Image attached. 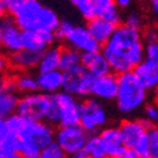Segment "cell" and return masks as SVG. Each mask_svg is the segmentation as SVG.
Returning a JSON list of instances; mask_svg holds the SVG:
<instances>
[{
	"mask_svg": "<svg viewBox=\"0 0 158 158\" xmlns=\"http://www.w3.org/2000/svg\"><path fill=\"white\" fill-rule=\"evenodd\" d=\"M81 64V53L70 47L61 49L60 56V71H67L70 69H73L76 66Z\"/></svg>",
	"mask_w": 158,
	"mask_h": 158,
	"instance_id": "obj_24",
	"label": "cell"
},
{
	"mask_svg": "<svg viewBox=\"0 0 158 158\" xmlns=\"http://www.w3.org/2000/svg\"><path fill=\"white\" fill-rule=\"evenodd\" d=\"M71 158H90V156H89V153L86 152V149L82 148V149H80V151L75 152L73 154H71Z\"/></svg>",
	"mask_w": 158,
	"mask_h": 158,
	"instance_id": "obj_39",
	"label": "cell"
},
{
	"mask_svg": "<svg viewBox=\"0 0 158 158\" xmlns=\"http://www.w3.org/2000/svg\"><path fill=\"white\" fill-rule=\"evenodd\" d=\"M4 4L22 32H55L60 24L57 13L37 0H6Z\"/></svg>",
	"mask_w": 158,
	"mask_h": 158,
	"instance_id": "obj_2",
	"label": "cell"
},
{
	"mask_svg": "<svg viewBox=\"0 0 158 158\" xmlns=\"http://www.w3.org/2000/svg\"><path fill=\"white\" fill-rule=\"evenodd\" d=\"M25 123H27V120L23 119V118L19 116L18 114H11L8 118H5V124H6L8 131L15 134V135L20 134V131L25 127Z\"/></svg>",
	"mask_w": 158,
	"mask_h": 158,
	"instance_id": "obj_29",
	"label": "cell"
},
{
	"mask_svg": "<svg viewBox=\"0 0 158 158\" xmlns=\"http://www.w3.org/2000/svg\"><path fill=\"white\" fill-rule=\"evenodd\" d=\"M70 48L87 53V52H98L100 51V46L94 41V38L90 35L87 28L85 25H73L72 31L64 39Z\"/></svg>",
	"mask_w": 158,
	"mask_h": 158,
	"instance_id": "obj_10",
	"label": "cell"
},
{
	"mask_svg": "<svg viewBox=\"0 0 158 158\" xmlns=\"http://www.w3.org/2000/svg\"><path fill=\"white\" fill-rule=\"evenodd\" d=\"M81 66L87 70V72L94 76L100 77L110 73V66L108 61L105 60L100 51L98 52H87V53H81Z\"/></svg>",
	"mask_w": 158,
	"mask_h": 158,
	"instance_id": "obj_17",
	"label": "cell"
},
{
	"mask_svg": "<svg viewBox=\"0 0 158 158\" xmlns=\"http://www.w3.org/2000/svg\"><path fill=\"white\" fill-rule=\"evenodd\" d=\"M87 138V133L80 125L61 127L55 133L53 142L66 154H73L85 147Z\"/></svg>",
	"mask_w": 158,
	"mask_h": 158,
	"instance_id": "obj_9",
	"label": "cell"
},
{
	"mask_svg": "<svg viewBox=\"0 0 158 158\" xmlns=\"http://www.w3.org/2000/svg\"><path fill=\"white\" fill-rule=\"evenodd\" d=\"M118 90V77L114 73H108L105 76L95 77L93 86H91V94L96 99L110 101L115 100Z\"/></svg>",
	"mask_w": 158,
	"mask_h": 158,
	"instance_id": "obj_13",
	"label": "cell"
},
{
	"mask_svg": "<svg viewBox=\"0 0 158 158\" xmlns=\"http://www.w3.org/2000/svg\"><path fill=\"white\" fill-rule=\"evenodd\" d=\"M124 25L128 28H130V29H133V31L140 32L144 27V17L138 11H130L127 14Z\"/></svg>",
	"mask_w": 158,
	"mask_h": 158,
	"instance_id": "obj_30",
	"label": "cell"
},
{
	"mask_svg": "<svg viewBox=\"0 0 158 158\" xmlns=\"http://www.w3.org/2000/svg\"><path fill=\"white\" fill-rule=\"evenodd\" d=\"M99 138L104 143L108 158H119V156L125 151L120 130L118 127H108L102 129Z\"/></svg>",
	"mask_w": 158,
	"mask_h": 158,
	"instance_id": "obj_16",
	"label": "cell"
},
{
	"mask_svg": "<svg viewBox=\"0 0 158 158\" xmlns=\"http://www.w3.org/2000/svg\"><path fill=\"white\" fill-rule=\"evenodd\" d=\"M42 52H32L27 49H20L18 52H14L10 56L11 64L20 70H29L34 69L38 66L39 60H41Z\"/></svg>",
	"mask_w": 158,
	"mask_h": 158,
	"instance_id": "obj_22",
	"label": "cell"
},
{
	"mask_svg": "<svg viewBox=\"0 0 158 158\" xmlns=\"http://www.w3.org/2000/svg\"><path fill=\"white\" fill-rule=\"evenodd\" d=\"M149 9H151V11H153L154 15L158 14V2L157 0H152V2L149 3Z\"/></svg>",
	"mask_w": 158,
	"mask_h": 158,
	"instance_id": "obj_43",
	"label": "cell"
},
{
	"mask_svg": "<svg viewBox=\"0 0 158 158\" xmlns=\"http://www.w3.org/2000/svg\"><path fill=\"white\" fill-rule=\"evenodd\" d=\"M144 42L140 32L125 25H118L109 41L102 46V56L108 61L110 70L116 73L133 71L144 60Z\"/></svg>",
	"mask_w": 158,
	"mask_h": 158,
	"instance_id": "obj_1",
	"label": "cell"
},
{
	"mask_svg": "<svg viewBox=\"0 0 158 158\" xmlns=\"http://www.w3.org/2000/svg\"><path fill=\"white\" fill-rule=\"evenodd\" d=\"M147 100V90L144 89L133 71L125 72L118 76V90H116V106L122 114L129 115L138 111L144 106Z\"/></svg>",
	"mask_w": 158,
	"mask_h": 158,
	"instance_id": "obj_3",
	"label": "cell"
},
{
	"mask_svg": "<svg viewBox=\"0 0 158 158\" xmlns=\"http://www.w3.org/2000/svg\"><path fill=\"white\" fill-rule=\"evenodd\" d=\"M37 89L42 91V94L52 95L58 93V90L62 89V72L60 70L38 73L35 77Z\"/></svg>",
	"mask_w": 158,
	"mask_h": 158,
	"instance_id": "obj_19",
	"label": "cell"
},
{
	"mask_svg": "<svg viewBox=\"0 0 158 158\" xmlns=\"http://www.w3.org/2000/svg\"><path fill=\"white\" fill-rule=\"evenodd\" d=\"M119 158H139L133 149H129V148H125V151L119 156Z\"/></svg>",
	"mask_w": 158,
	"mask_h": 158,
	"instance_id": "obj_38",
	"label": "cell"
},
{
	"mask_svg": "<svg viewBox=\"0 0 158 158\" xmlns=\"http://www.w3.org/2000/svg\"><path fill=\"white\" fill-rule=\"evenodd\" d=\"M20 139V153L24 156H38L55 140V131L46 122H28L18 135Z\"/></svg>",
	"mask_w": 158,
	"mask_h": 158,
	"instance_id": "obj_5",
	"label": "cell"
},
{
	"mask_svg": "<svg viewBox=\"0 0 158 158\" xmlns=\"http://www.w3.org/2000/svg\"><path fill=\"white\" fill-rule=\"evenodd\" d=\"M94 6H95V18L109 22L118 27L122 17L119 9L115 5V2H113V0H94Z\"/></svg>",
	"mask_w": 158,
	"mask_h": 158,
	"instance_id": "obj_21",
	"label": "cell"
},
{
	"mask_svg": "<svg viewBox=\"0 0 158 158\" xmlns=\"http://www.w3.org/2000/svg\"><path fill=\"white\" fill-rule=\"evenodd\" d=\"M143 42L146 41L147 43H153V42H157V31L156 28H148L146 32H144V35H142Z\"/></svg>",
	"mask_w": 158,
	"mask_h": 158,
	"instance_id": "obj_36",
	"label": "cell"
},
{
	"mask_svg": "<svg viewBox=\"0 0 158 158\" xmlns=\"http://www.w3.org/2000/svg\"><path fill=\"white\" fill-rule=\"evenodd\" d=\"M0 43H2V33H0Z\"/></svg>",
	"mask_w": 158,
	"mask_h": 158,
	"instance_id": "obj_46",
	"label": "cell"
},
{
	"mask_svg": "<svg viewBox=\"0 0 158 158\" xmlns=\"http://www.w3.org/2000/svg\"><path fill=\"white\" fill-rule=\"evenodd\" d=\"M84 148L89 153L90 158H108L106 149H105V146L99 138V135L89 137Z\"/></svg>",
	"mask_w": 158,
	"mask_h": 158,
	"instance_id": "obj_26",
	"label": "cell"
},
{
	"mask_svg": "<svg viewBox=\"0 0 158 158\" xmlns=\"http://www.w3.org/2000/svg\"><path fill=\"white\" fill-rule=\"evenodd\" d=\"M0 158H22V156H20V153H18V152L0 151Z\"/></svg>",
	"mask_w": 158,
	"mask_h": 158,
	"instance_id": "obj_37",
	"label": "cell"
},
{
	"mask_svg": "<svg viewBox=\"0 0 158 158\" xmlns=\"http://www.w3.org/2000/svg\"><path fill=\"white\" fill-rule=\"evenodd\" d=\"M49 108V95L33 93L18 100L17 114L28 122H43Z\"/></svg>",
	"mask_w": 158,
	"mask_h": 158,
	"instance_id": "obj_6",
	"label": "cell"
},
{
	"mask_svg": "<svg viewBox=\"0 0 158 158\" xmlns=\"http://www.w3.org/2000/svg\"><path fill=\"white\" fill-rule=\"evenodd\" d=\"M139 84L148 90H154L158 85V62L143 60L133 70Z\"/></svg>",
	"mask_w": 158,
	"mask_h": 158,
	"instance_id": "obj_15",
	"label": "cell"
},
{
	"mask_svg": "<svg viewBox=\"0 0 158 158\" xmlns=\"http://www.w3.org/2000/svg\"><path fill=\"white\" fill-rule=\"evenodd\" d=\"M0 33H2V43L5 49L11 53L18 52L22 48V31L18 28L15 22L10 17H4L0 20Z\"/></svg>",
	"mask_w": 158,
	"mask_h": 158,
	"instance_id": "obj_11",
	"label": "cell"
},
{
	"mask_svg": "<svg viewBox=\"0 0 158 158\" xmlns=\"http://www.w3.org/2000/svg\"><path fill=\"white\" fill-rule=\"evenodd\" d=\"M71 4L77 9L84 19L87 22L95 19V6L94 0H72Z\"/></svg>",
	"mask_w": 158,
	"mask_h": 158,
	"instance_id": "obj_27",
	"label": "cell"
},
{
	"mask_svg": "<svg viewBox=\"0 0 158 158\" xmlns=\"http://www.w3.org/2000/svg\"><path fill=\"white\" fill-rule=\"evenodd\" d=\"M0 151L20 153V139H19V137L13 134V133H6L5 135L0 137Z\"/></svg>",
	"mask_w": 158,
	"mask_h": 158,
	"instance_id": "obj_28",
	"label": "cell"
},
{
	"mask_svg": "<svg viewBox=\"0 0 158 158\" xmlns=\"http://www.w3.org/2000/svg\"><path fill=\"white\" fill-rule=\"evenodd\" d=\"M108 122L104 105L96 99H87L80 104V125L86 133H94Z\"/></svg>",
	"mask_w": 158,
	"mask_h": 158,
	"instance_id": "obj_8",
	"label": "cell"
},
{
	"mask_svg": "<svg viewBox=\"0 0 158 158\" xmlns=\"http://www.w3.org/2000/svg\"><path fill=\"white\" fill-rule=\"evenodd\" d=\"M73 23L67 20V19H63V20H60V24H58V27L56 28V31L53 32L55 34V39H58V41H64L66 37H67L70 34V32L72 31L73 28Z\"/></svg>",
	"mask_w": 158,
	"mask_h": 158,
	"instance_id": "obj_33",
	"label": "cell"
},
{
	"mask_svg": "<svg viewBox=\"0 0 158 158\" xmlns=\"http://www.w3.org/2000/svg\"><path fill=\"white\" fill-rule=\"evenodd\" d=\"M38 157L39 158H67V154L53 142L39 153Z\"/></svg>",
	"mask_w": 158,
	"mask_h": 158,
	"instance_id": "obj_32",
	"label": "cell"
},
{
	"mask_svg": "<svg viewBox=\"0 0 158 158\" xmlns=\"http://www.w3.org/2000/svg\"><path fill=\"white\" fill-rule=\"evenodd\" d=\"M22 158H39L38 156H23Z\"/></svg>",
	"mask_w": 158,
	"mask_h": 158,
	"instance_id": "obj_45",
	"label": "cell"
},
{
	"mask_svg": "<svg viewBox=\"0 0 158 158\" xmlns=\"http://www.w3.org/2000/svg\"><path fill=\"white\" fill-rule=\"evenodd\" d=\"M6 67H8V60L0 53V73L4 72L6 70Z\"/></svg>",
	"mask_w": 158,
	"mask_h": 158,
	"instance_id": "obj_41",
	"label": "cell"
},
{
	"mask_svg": "<svg viewBox=\"0 0 158 158\" xmlns=\"http://www.w3.org/2000/svg\"><path fill=\"white\" fill-rule=\"evenodd\" d=\"M91 76L84 66L78 64L73 69L62 72V89L63 93L72 96H87L91 94V86L94 82Z\"/></svg>",
	"mask_w": 158,
	"mask_h": 158,
	"instance_id": "obj_7",
	"label": "cell"
},
{
	"mask_svg": "<svg viewBox=\"0 0 158 158\" xmlns=\"http://www.w3.org/2000/svg\"><path fill=\"white\" fill-rule=\"evenodd\" d=\"M6 133H9V131H8V128L5 124V119H2V118H0V137L5 135Z\"/></svg>",
	"mask_w": 158,
	"mask_h": 158,
	"instance_id": "obj_42",
	"label": "cell"
},
{
	"mask_svg": "<svg viewBox=\"0 0 158 158\" xmlns=\"http://www.w3.org/2000/svg\"><path fill=\"white\" fill-rule=\"evenodd\" d=\"M131 2L130 0H118V2H115V5L118 6V9L122 8V9H127L128 6H130Z\"/></svg>",
	"mask_w": 158,
	"mask_h": 158,
	"instance_id": "obj_40",
	"label": "cell"
},
{
	"mask_svg": "<svg viewBox=\"0 0 158 158\" xmlns=\"http://www.w3.org/2000/svg\"><path fill=\"white\" fill-rule=\"evenodd\" d=\"M5 13H6L5 4H4V2H2V0H0V20H2V19L5 17Z\"/></svg>",
	"mask_w": 158,
	"mask_h": 158,
	"instance_id": "obj_44",
	"label": "cell"
},
{
	"mask_svg": "<svg viewBox=\"0 0 158 158\" xmlns=\"http://www.w3.org/2000/svg\"><path fill=\"white\" fill-rule=\"evenodd\" d=\"M13 84L8 85L0 82V118L5 119L9 115L14 114L19 98L13 91Z\"/></svg>",
	"mask_w": 158,
	"mask_h": 158,
	"instance_id": "obj_20",
	"label": "cell"
},
{
	"mask_svg": "<svg viewBox=\"0 0 158 158\" xmlns=\"http://www.w3.org/2000/svg\"><path fill=\"white\" fill-rule=\"evenodd\" d=\"M147 142L149 148V157L157 158L158 157V129L156 127H149L147 130Z\"/></svg>",
	"mask_w": 158,
	"mask_h": 158,
	"instance_id": "obj_31",
	"label": "cell"
},
{
	"mask_svg": "<svg viewBox=\"0 0 158 158\" xmlns=\"http://www.w3.org/2000/svg\"><path fill=\"white\" fill-rule=\"evenodd\" d=\"M60 56H61V47L51 46L42 52L41 60L38 63V71L39 73L56 71L60 69Z\"/></svg>",
	"mask_w": 158,
	"mask_h": 158,
	"instance_id": "obj_23",
	"label": "cell"
},
{
	"mask_svg": "<svg viewBox=\"0 0 158 158\" xmlns=\"http://www.w3.org/2000/svg\"><path fill=\"white\" fill-rule=\"evenodd\" d=\"M144 115L147 118V123L151 125L152 123H156L158 120V109L156 105L151 104V105H147L146 106V110H144Z\"/></svg>",
	"mask_w": 158,
	"mask_h": 158,
	"instance_id": "obj_35",
	"label": "cell"
},
{
	"mask_svg": "<svg viewBox=\"0 0 158 158\" xmlns=\"http://www.w3.org/2000/svg\"><path fill=\"white\" fill-rule=\"evenodd\" d=\"M149 127L151 125L146 120H140V119L124 120L119 127L124 147L129 149L133 148L134 144L147 133Z\"/></svg>",
	"mask_w": 158,
	"mask_h": 158,
	"instance_id": "obj_12",
	"label": "cell"
},
{
	"mask_svg": "<svg viewBox=\"0 0 158 158\" xmlns=\"http://www.w3.org/2000/svg\"><path fill=\"white\" fill-rule=\"evenodd\" d=\"M46 120L61 127H75L80 123V104L75 96L63 91L49 95V108Z\"/></svg>",
	"mask_w": 158,
	"mask_h": 158,
	"instance_id": "obj_4",
	"label": "cell"
},
{
	"mask_svg": "<svg viewBox=\"0 0 158 158\" xmlns=\"http://www.w3.org/2000/svg\"><path fill=\"white\" fill-rule=\"evenodd\" d=\"M11 84H13V87L17 89L18 91H20V93H24L25 95L33 94V93H35V90H38L35 77L31 73L18 75Z\"/></svg>",
	"mask_w": 158,
	"mask_h": 158,
	"instance_id": "obj_25",
	"label": "cell"
},
{
	"mask_svg": "<svg viewBox=\"0 0 158 158\" xmlns=\"http://www.w3.org/2000/svg\"><path fill=\"white\" fill-rule=\"evenodd\" d=\"M143 52H144V58L146 60L158 62V43L157 42L147 43L144 46Z\"/></svg>",
	"mask_w": 158,
	"mask_h": 158,
	"instance_id": "obj_34",
	"label": "cell"
},
{
	"mask_svg": "<svg viewBox=\"0 0 158 158\" xmlns=\"http://www.w3.org/2000/svg\"><path fill=\"white\" fill-rule=\"evenodd\" d=\"M53 32H22V48L32 52H43L53 44Z\"/></svg>",
	"mask_w": 158,
	"mask_h": 158,
	"instance_id": "obj_14",
	"label": "cell"
},
{
	"mask_svg": "<svg viewBox=\"0 0 158 158\" xmlns=\"http://www.w3.org/2000/svg\"><path fill=\"white\" fill-rule=\"evenodd\" d=\"M86 28H87L90 35L94 38V41L101 47V44L104 46L109 41V38L113 35L116 25H114L109 22H105L102 19L95 18L87 23Z\"/></svg>",
	"mask_w": 158,
	"mask_h": 158,
	"instance_id": "obj_18",
	"label": "cell"
}]
</instances>
